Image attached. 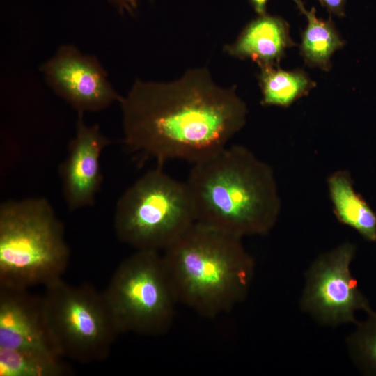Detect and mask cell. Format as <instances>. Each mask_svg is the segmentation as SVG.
<instances>
[{
	"label": "cell",
	"mask_w": 376,
	"mask_h": 376,
	"mask_svg": "<svg viewBox=\"0 0 376 376\" xmlns=\"http://www.w3.org/2000/svg\"><path fill=\"white\" fill-rule=\"evenodd\" d=\"M235 89L216 84L204 67L171 82L136 79L120 102L125 143L159 164L209 159L246 123L247 107Z\"/></svg>",
	"instance_id": "1"
},
{
	"label": "cell",
	"mask_w": 376,
	"mask_h": 376,
	"mask_svg": "<svg viewBox=\"0 0 376 376\" xmlns=\"http://www.w3.org/2000/svg\"><path fill=\"white\" fill-rule=\"evenodd\" d=\"M199 222L240 237L265 235L281 207L272 167L241 145L194 164L185 182Z\"/></svg>",
	"instance_id": "2"
},
{
	"label": "cell",
	"mask_w": 376,
	"mask_h": 376,
	"mask_svg": "<svg viewBox=\"0 0 376 376\" xmlns=\"http://www.w3.org/2000/svg\"><path fill=\"white\" fill-rule=\"evenodd\" d=\"M163 251L178 303L199 315L214 318L246 297L255 263L242 237L196 222Z\"/></svg>",
	"instance_id": "3"
},
{
	"label": "cell",
	"mask_w": 376,
	"mask_h": 376,
	"mask_svg": "<svg viewBox=\"0 0 376 376\" xmlns=\"http://www.w3.org/2000/svg\"><path fill=\"white\" fill-rule=\"evenodd\" d=\"M70 257L63 224L47 199L10 200L1 205V288L46 286L61 279Z\"/></svg>",
	"instance_id": "4"
},
{
	"label": "cell",
	"mask_w": 376,
	"mask_h": 376,
	"mask_svg": "<svg viewBox=\"0 0 376 376\" xmlns=\"http://www.w3.org/2000/svg\"><path fill=\"white\" fill-rule=\"evenodd\" d=\"M196 222L186 182L160 166L147 171L118 199L113 218L118 238L136 250H164Z\"/></svg>",
	"instance_id": "5"
},
{
	"label": "cell",
	"mask_w": 376,
	"mask_h": 376,
	"mask_svg": "<svg viewBox=\"0 0 376 376\" xmlns=\"http://www.w3.org/2000/svg\"><path fill=\"white\" fill-rule=\"evenodd\" d=\"M42 297L49 334L61 357L81 363L109 357L120 332L104 292L59 279L45 286Z\"/></svg>",
	"instance_id": "6"
},
{
	"label": "cell",
	"mask_w": 376,
	"mask_h": 376,
	"mask_svg": "<svg viewBox=\"0 0 376 376\" xmlns=\"http://www.w3.org/2000/svg\"><path fill=\"white\" fill-rule=\"evenodd\" d=\"M103 292L120 334L159 336L171 328L178 301L159 251L136 250Z\"/></svg>",
	"instance_id": "7"
},
{
	"label": "cell",
	"mask_w": 376,
	"mask_h": 376,
	"mask_svg": "<svg viewBox=\"0 0 376 376\" xmlns=\"http://www.w3.org/2000/svg\"><path fill=\"white\" fill-rule=\"evenodd\" d=\"M356 251L354 244L343 242L319 255L305 273L299 306L322 325L355 324L357 311L372 310L350 270Z\"/></svg>",
	"instance_id": "8"
},
{
	"label": "cell",
	"mask_w": 376,
	"mask_h": 376,
	"mask_svg": "<svg viewBox=\"0 0 376 376\" xmlns=\"http://www.w3.org/2000/svg\"><path fill=\"white\" fill-rule=\"evenodd\" d=\"M49 86L78 113L103 110L122 97L98 59L63 45L40 68Z\"/></svg>",
	"instance_id": "9"
},
{
	"label": "cell",
	"mask_w": 376,
	"mask_h": 376,
	"mask_svg": "<svg viewBox=\"0 0 376 376\" xmlns=\"http://www.w3.org/2000/svg\"><path fill=\"white\" fill-rule=\"evenodd\" d=\"M83 114L78 113L75 136L59 167L64 199L71 211L94 205L103 180L100 155L110 144L98 125L85 123Z\"/></svg>",
	"instance_id": "10"
},
{
	"label": "cell",
	"mask_w": 376,
	"mask_h": 376,
	"mask_svg": "<svg viewBox=\"0 0 376 376\" xmlns=\"http://www.w3.org/2000/svg\"><path fill=\"white\" fill-rule=\"evenodd\" d=\"M0 348L61 356L49 334L42 296L0 288Z\"/></svg>",
	"instance_id": "11"
},
{
	"label": "cell",
	"mask_w": 376,
	"mask_h": 376,
	"mask_svg": "<svg viewBox=\"0 0 376 376\" xmlns=\"http://www.w3.org/2000/svg\"><path fill=\"white\" fill-rule=\"evenodd\" d=\"M295 45L290 36L289 24L282 17L267 13L251 21L236 40L224 50L239 59H251L259 68L279 65L288 48Z\"/></svg>",
	"instance_id": "12"
},
{
	"label": "cell",
	"mask_w": 376,
	"mask_h": 376,
	"mask_svg": "<svg viewBox=\"0 0 376 376\" xmlns=\"http://www.w3.org/2000/svg\"><path fill=\"white\" fill-rule=\"evenodd\" d=\"M334 212L338 220L376 243V213L353 186L347 171L334 172L327 180Z\"/></svg>",
	"instance_id": "13"
},
{
	"label": "cell",
	"mask_w": 376,
	"mask_h": 376,
	"mask_svg": "<svg viewBox=\"0 0 376 376\" xmlns=\"http://www.w3.org/2000/svg\"><path fill=\"white\" fill-rule=\"evenodd\" d=\"M298 10L306 16L308 24L301 33L300 53L306 65L329 71L334 53L344 46L341 38L331 17L324 20L318 18L315 9L306 10L301 0H293Z\"/></svg>",
	"instance_id": "14"
},
{
	"label": "cell",
	"mask_w": 376,
	"mask_h": 376,
	"mask_svg": "<svg viewBox=\"0 0 376 376\" xmlns=\"http://www.w3.org/2000/svg\"><path fill=\"white\" fill-rule=\"evenodd\" d=\"M258 75L265 106L288 107L306 95L316 84L303 70L287 71L279 65L260 67Z\"/></svg>",
	"instance_id": "15"
},
{
	"label": "cell",
	"mask_w": 376,
	"mask_h": 376,
	"mask_svg": "<svg viewBox=\"0 0 376 376\" xmlns=\"http://www.w3.org/2000/svg\"><path fill=\"white\" fill-rule=\"evenodd\" d=\"M63 357L47 352L0 348V376H65L72 373Z\"/></svg>",
	"instance_id": "16"
},
{
	"label": "cell",
	"mask_w": 376,
	"mask_h": 376,
	"mask_svg": "<svg viewBox=\"0 0 376 376\" xmlns=\"http://www.w3.org/2000/svg\"><path fill=\"white\" fill-rule=\"evenodd\" d=\"M361 322L346 338L349 356L357 369L363 375L376 376V311L366 313Z\"/></svg>",
	"instance_id": "17"
},
{
	"label": "cell",
	"mask_w": 376,
	"mask_h": 376,
	"mask_svg": "<svg viewBox=\"0 0 376 376\" xmlns=\"http://www.w3.org/2000/svg\"><path fill=\"white\" fill-rule=\"evenodd\" d=\"M321 5L331 14L337 17L345 15L347 0H319Z\"/></svg>",
	"instance_id": "18"
},
{
	"label": "cell",
	"mask_w": 376,
	"mask_h": 376,
	"mask_svg": "<svg viewBox=\"0 0 376 376\" xmlns=\"http://www.w3.org/2000/svg\"><path fill=\"white\" fill-rule=\"evenodd\" d=\"M121 13L133 14L138 7L139 0H107Z\"/></svg>",
	"instance_id": "19"
},
{
	"label": "cell",
	"mask_w": 376,
	"mask_h": 376,
	"mask_svg": "<svg viewBox=\"0 0 376 376\" xmlns=\"http://www.w3.org/2000/svg\"><path fill=\"white\" fill-rule=\"evenodd\" d=\"M270 0H249V3L258 16L267 14V6Z\"/></svg>",
	"instance_id": "20"
}]
</instances>
